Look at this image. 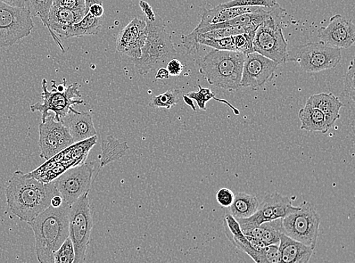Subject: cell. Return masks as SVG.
Instances as JSON below:
<instances>
[{
    "instance_id": "obj_21",
    "label": "cell",
    "mask_w": 355,
    "mask_h": 263,
    "mask_svg": "<svg viewBox=\"0 0 355 263\" xmlns=\"http://www.w3.org/2000/svg\"><path fill=\"white\" fill-rule=\"evenodd\" d=\"M306 102L325 114L327 124L330 128L340 118V110L345 105L337 96L333 94L326 93L313 94Z\"/></svg>"
},
{
    "instance_id": "obj_27",
    "label": "cell",
    "mask_w": 355,
    "mask_h": 263,
    "mask_svg": "<svg viewBox=\"0 0 355 263\" xmlns=\"http://www.w3.org/2000/svg\"><path fill=\"white\" fill-rule=\"evenodd\" d=\"M198 87H199L200 89L199 92H189L186 95L188 97L192 99L193 101L194 100L201 110H207L205 106L206 103H207L213 99L214 101L227 105L229 108L234 111L235 114H239V111L238 109L234 108L232 104L230 103L226 100H223V99L216 97V94L213 93L210 88L203 87L200 85H198Z\"/></svg>"
},
{
    "instance_id": "obj_4",
    "label": "cell",
    "mask_w": 355,
    "mask_h": 263,
    "mask_svg": "<svg viewBox=\"0 0 355 263\" xmlns=\"http://www.w3.org/2000/svg\"><path fill=\"white\" fill-rule=\"evenodd\" d=\"M245 57L241 52L213 49L204 56L200 72L209 85L236 92L241 88Z\"/></svg>"
},
{
    "instance_id": "obj_23",
    "label": "cell",
    "mask_w": 355,
    "mask_h": 263,
    "mask_svg": "<svg viewBox=\"0 0 355 263\" xmlns=\"http://www.w3.org/2000/svg\"><path fill=\"white\" fill-rule=\"evenodd\" d=\"M245 235L259 238L264 244H279L280 235L284 232L283 219L266 221L259 226L243 232Z\"/></svg>"
},
{
    "instance_id": "obj_19",
    "label": "cell",
    "mask_w": 355,
    "mask_h": 263,
    "mask_svg": "<svg viewBox=\"0 0 355 263\" xmlns=\"http://www.w3.org/2000/svg\"><path fill=\"white\" fill-rule=\"evenodd\" d=\"M261 6H233V7H222L218 5L214 9L205 10L202 15L201 21L196 30L201 29L209 24H216L234 19L237 16L243 14L252 13L259 11L262 9ZM266 8V7H264Z\"/></svg>"
},
{
    "instance_id": "obj_30",
    "label": "cell",
    "mask_w": 355,
    "mask_h": 263,
    "mask_svg": "<svg viewBox=\"0 0 355 263\" xmlns=\"http://www.w3.org/2000/svg\"><path fill=\"white\" fill-rule=\"evenodd\" d=\"M76 259L73 245L69 237L54 255V263H73Z\"/></svg>"
},
{
    "instance_id": "obj_44",
    "label": "cell",
    "mask_w": 355,
    "mask_h": 263,
    "mask_svg": "<svg viewBox=\"0 0 355 263\" xmlns=\"http://www.w3.org/2000/svg\"><path fill=\"white\" fill-rule=\"evenodd\" d=\"M184 102L193 110V111H196V106L194 105L193 101L192 99L188 97L187 95L183 96Z\"/></svg>"
},
{
    "instance_id": "obj_1",
    "label": "cell",
    "mask_w": 355,
    "mask_h": 263,
    "mask_svg": "<svg viewBox=\"0 0 355 263\" xmlns=\"http://www.w3.org/2000/svg\"><path fill=\"white\" fill-rule=\"evenodd\" d=\"M58 194L53 182L44 183L20 170L14 172L6 189L8 207L27 223L46 210Z\"/></svg>"
},
{
    "instance_id": "obj_37",
    "label": "cell",
    "mask_w": 355,
    "mask_h": 263,
    "mask_svg": "<svg viewBox=\"0 0 355 263\" xmlns=\"http://www.w3.org/2000/svg\"><path fill=\"white\" fill-rule=\"evenodd\" d=\"M166 69L169 72L170 76H179L182 73L184 65L180 61L176 59H172L166 65Z\"/></svg>"
},
{
    "instance_id": "obj_18",
    "label": "cell",
    "mask_w": 355,
    "mask_h": 263,
    "mask_svg": "<svg viewBox=\"0 0 355 263\" xmlns=\"http://www.w3.org/2000/svg\"><path fill=\"white\" fill-rule=\"evenodd\" d=\"M61 121L67 127L73 143L96 136L93 117L88 112L73 110Z\"/></svg>"
},
{
    "instance_id": "obj_22",
    "label": "cell",
    "mask_w": 355,
    "mask_h": 263,
    "mask_svg": "<svg viewBox=\"0 0 355 263\" xmlns=\"http://www.w3.org/2000/svg\"><path fill=\"white\" fill-rule=\"evenodd\" d=\"M299 117L301 121V130L326 134L330 128L325 114L318 109L313 108L308 102L305 103L304 108L300 110Z\"/></svg>"
},
{
    "instance_id": "obj_43",
    "label": "cell",
    "mask_w": 355,
    "mask_h": 263,
    "mask_svg": "<svg viewBox=\"0 0 355 263\" xmlns=\"http://www.w3.org/2000/svg\"><path fill=\"white\" fill-rule=\"evenodd\" d=\"M85 1L87 5V10H89V8L94 4L98 3V4L103 5V0H85Z\"/></svg>"
},
{
    "instance_id": "obj_32",
    "label": "cell",
    "mask_w": 355,
    "mask_h": 263,
    "mask_svg": "<svg viewBox=\"0 0 355 263\" xmlns=\"http://www.w3.org/2000/svg\"><path fill=\"white\" fill-rule=\"evenodd\" d=\"M222 7L233 6H261L272 9L279 6L277 0H230V1L220 4Z\"/></svg>"
},
{
    "instance_id": "obj_7",
    "label": "cell",
    "mask_w": 355,
    "mask_h": 263,
    "mask_svg": "<svg viewBox=\"0 0 355 263\" xmlns=\"http://www.w3.org/2000/svg\"><path fill=\"white\" fill-rule=\"evenodd\" d=\"M283 17L275 15L264 21L256 31L252 42L254 52L278 65L287 62L288 58V44L282 26Z\"/></svg>"
},
{
    "instance_id": "obj_24",
    "label": "cell",
    "mask_w": 355,
    "mask_h": 263,
    "mask_svg": "<svg viewBox=\"0 0 355 263\" xmlns=\"http://www.w3.org/2000/svg\"><path fill=\"white\" fill-rule=\"evenodd\" d=\"M102 26L103 18H96L88 12L84 18L66 30L61 37L69 39L96 35L101 31Z\"/></svg>"
},
{
    "instance_id": "obj_36",
    "label": "cell",
    "mask_w": 355,
    "mask_h": 263,
    "mask_svg": "<svg viewBox=\"0 0 355 263\" xmlns=\"http://www.w3.org/2000/svg\"><path fill=\"white\" fill-rule=\"evenodd\" d=\"M218 203L222 207L228 208L234 200V194L228 188H221L216 196Z\"/></svg>"
},
{
    "instance_id": "obj_10",
    "label": "cell",
    "mask_w": 355,
    "mask_h": 263,
    "mask_svg": "<svg viewBox=\"0 0 355 263\" xmlns=\"http://www.w3.org/2000/svg\"><path fill=\"white\" fill-rule=\"evenodd\" d=\"M35 28L27 8L13 7L0 2V49L10 47L28 37Z\"/></svg>"
},
{
    "instance_id": "obj_28",
    "label": "cell",
    "mask_w": 355,
    "mask_h": 263,
    "mask_svg": "<svg viewBox=\"0 0 355 263\" xmlns=\"http://www.w3.org/2000/svg\"><path fill=\"white\" fill-rule=\"evenodd\" d=\"M53 3V0H26V8L29 10L31 17L40 18L49 32H51V30H49L48 24V17Z\"/></svg>"
},
{
    "instance_id": "obj_25",
    "label": "cell",
    "mask_w": 355,
    "mask_h": 263,
    "mask_svg": "<svg viewBox=\"0 0 355 263\" xmlns=\"http://www.w3.org/2000/svg\"><path fill=\"white\" fill-rule=\"evenodd\" d=\"M257 196L246 193L234 194V200L230 207V213L236 220L251 217L259 207Z\"/></svg>"
},
{
    "instance_id": "obj_6",
    "label": "cell",
    "mask_w": 355,
    "mask_h": 263,
    "mask_svg": "<svg viewBox=\"0 0 355 263\" xmlns=\"http://www.w3.org/2000/svg\"><path fill=\"white\" fill-rule=\"evenodd\" d=\"M47 87V80L44 78L41 101L30 106L32 112H40L42 114L41 121H44L49 113H53L55 119L60 121L66 114L74 110L73 105L84 103V101L80 100V85L77 82L66 86L63 92L57 90L54 80H52V90L49 92Z\"/></svg>"
},
{
    "instance_id": "obj_15",
    "label": "cell",
    "mask_w": 355,
    "mask_h": 263,
    "mask_svg": "<svg viewBox=\"0 0 355 263\" xmlns=\"http://www.w3.org/2000/svg\"><path fill=\"white\" fill-rule=\"evenodd\" d=\"M278 64L258 53L245 55L243 67L241 87L257 90L274 78Z\"/></svg>"
},
{
    "instance_id": "obj_8",
    "label": "cell",
    "mask_w": 355,
    "mask_h": 263,
    "mask_svg": "<svg viewBox=\"0 0 355 263\" xmlns=\"http://www.w3.org/2000/svg\"><path fill=\"white\" fill-rule=\"evenodd\" d=\"M88 194L80 196L70 208L69 237L76 253L74 263H82L85 261L87 246L94 227V218Z\"/></svg>"
},
{
    "instance_id": "obj_16",
    "label": "cell",
    "mask_w": 355,
    "mask_h": 263,
    "mask_svg": "<svg viewBox=\"0 0 355 263\" xmlns=\"http://www.w3.org/2000/svg\"><path fill=\"white\" fill-rule=\"evenodd\" d=\"M318 33L320 41L330 46L348 49L355 42L354 23L340 14L333 16L328 26L320 28Z\"/></svg>"
},
{
    "instance_id": "obj_34",
    "label": "cell",
    "mask_w": 355,
    "mask_h": 263,
    "mask_svg": "<svg viewBox=\"0 0 355 263\" xmlns=\"http://www.w3.org/2000/svg\"><path fill=\"white\" fill-rule=\"evenodd\" d=\"M354 62L352 60L345 74L343 84L345 94L351 98L352 101L354 100Z\"/></svg>"
},
{
    "instance_id": "obj_9",
    "label": "cell",
    "mask_w": 355,
    "mask_h": 263,
    "mask_svg": "<svg viewBox=\"0 0 355 263\" xmlns=\"http://www.w3.org/2000/svg\"><path fill=\"white\" fill-rule=\"evenodd\" d=\"M320 224V217L315 208L311 203L305 201L298 211L283 219L284 234L313 250L316 248Z\"/></svg>"
},
{
    "instance_id": "obj_17",
    "label": "cell",
    "mask_w": 355,
    "mask_h": 263,
    "mask_svg": "<svg viewBox=\"0 0 355 263\" xmlns=\"http://www.w3.org/2000/svg\"><path fill=\"white\" fill-rule=\"evenodd\" d=\"M146 36L145 20L134 19L120 31L116 42L117 51L132 60L139 59L141 56Z\"/></svg>"
},
{
    "instance_id": "obj_20",
    "label": "cell",
    "mask_w": 355,
    "mask_h": 263,
    "mask_svg": "<svg viewBox=\"0 0 355 263\" xmlns=\"http://www.w3.org/2000/svg\"><path fill=\"white\" fill-rule=\"evenodd\" d=\"M280 263H307L313 250L302 243L293 239L284 233L280 235L279 244Z\"/></svg>"
},
{
    "instance_id": "obj_40",
    "label": "cell",
    "mask_w": 355,
    "mask_h": 263,
    "mask_svg": "<svg viewBox=\"0 0 355 263\" xmlns=\"http://www.w3.org/2000/svg\"><path fill=\"white\" fill-rule=\"evenodd\" d=\"M0 2L13 7L26 8V0H0Z\"/></svg>"
},
{
    "instance_id": "obj_12",
    "label": "cell",
    "mask_w": 355,
    "mask_h": 263,
    "mask_svg": "<svg viewBox=\"0 0 355 263\" xmlns=\"http://www.w3.org/2000/svg\"><path fill=\"white\" fill-rule=\"evenodd\" d=\"M94 163L84 162L70 168L53 180L63 202L71 205L80 196L89 193L93 180Z\"/></svg>"
},
{
    "instance_id": "obj_41",
    "label": "cell",
    "mask_w": 355,
    "mask_h": 263,
    "mask_svg": "<svg viewBox=\"0 0 355 263\" xmlns=\"http://www.w3.org/2000/svg\"><path fill=\"white\" fill-rule=\"evenodd\" d=\"M170 78L169 72L166 68L162 67L157 69L155 80L168 79Z\"/></svg>"
},
{
    "instance_id": "obj_11",
    "label": "cell",
    "mask_w": 355,
    "mask_h": 263,
    "mask_svg": "<svg viewBox=\"0 0 355 263\" xmlns=\"http://www.w3.org/2000/svg\"><path fill=\"white\" fill-rule=\"evenodd\" d=\"M96 142L97 137L94 136L85 141L71 144L46 160L44 165L38 168L39 171L46 182H53L66 170L84 163Z\"/></svg>"
},
{
    "instance_id": "obj_13",
    "label": "cell",
    "mask_w": 355,
    "mask_h": 263,
    "mask_svg": "<svg viewBox=\"0 0 355 263\" xmlns=\"http://www.w3.org/2000/svg\"><path fill=\"white\" fill-rule=\"evenodd\" d=\"M299 210L300 207H294L290 197L275 192L266 196L251 217L237 221L243 232H245L266 221L284 219Z\"/></svg>"
},
{
    "instance_id": "obj_14",
    "label": "cell",
    "mask_w": 355,
    "mask_h": 263,
    "mask_svg": "<svg viewBox=\"0 0 355 263\" xmlns=\"http://www.w3.org/2000/svg\"><path fill=\"white\" fill-rule=\"evenodd\" d=\"M40 158L48 160L74 144L69 131L62 121H56L53 113L39 125Z\"/></svg>"
},
{
    "instance_id": "obj_39",
    "label": "cell",
    "mask_w": 355,
    "mask_h": 263,
    "mask_svg": "<svg viewBox=\"0 0 355 263\" xmlns=\"http://www.w3.org/2000/svg\"><path fill=\"white\" fill-rule=\"evenodd\" d=\"M88 12L96 18H103L105 10L103 5L96 3L89 8Z\"/></svg>"
},
{
    "instance_id": "obj_29",
    "label": "cell",
    "mask_w": 355,
    "mask_h": 263,
    "mask_svg": "<svg viewBox=\"0 0 355 263\" xmlns=\"http://www.w3.org/2000/svg\"><path fill=\"white\" fill-rule=\"evenodd\" d=\"M180 98L179 90L171 89L166 92L153 96L148 105L153 108L170 110L180 101Z\"/></svg>"
},
{
    "instance_id": "obj_42",
    "label": "cell",
    "mask_w": 355,
    "mask_h": 263,
    "mask_svg": "<svg viewBox=\"0 0 355 263\" xmlns=\"http://www.w3.org/2000/svg\"><path fill=\"white\" fill-rule=\"evenodd\" d=\"M63 203L62 197L60 194L55 195L53 197L51 203V205L53 207H60V205Z\"/></svg>"
},
{
    "instance_id": "obj_2",
    "label": "cell",
    "mask_w": 355,
    "mask_h": 263,
    "mask_svg": "<svg viewBox=\"0 0 355 263\" xmlns=\"http://www.w3.org/2000/svg\"><path fill=\"white\" fill-rule=\"evenodd\" d=\"M71 205L63 203L60 207L52 205L41 212L28 224L35 233L36 254L40 263H54V255L69 236Z\"/></svg>"
},
{
    "instance_id": "obj_35",
    "label": "cell",
    "mask_w": 355,
    "mask_h": 263,
    "mask_svg": "<svg viewBox=\"0 0 355 263\" xmlns=\"http://www.w3.org/2000/svg\"><path fill=\"white\" fill-rule=\"evenodd\" d=\"M53 5L86 14L88 12L85 0H53Z\"/></svg>"
},
{
    "instance_id": "obj_33",
    "label": "cell",
    "mask_w": 355,
    "mask_h": 263,
    "mask_svg": "<svg viewBox=\"0 0 355 263\" xmlns=\"http://www.w3.org/2000/svg\"><path fill=\"white\" fill-rule=\"evenodd\" d=\"M279 245L270 244L264 246L262 251V263H280Z\"/></svg>"
},
{
    "instance_id": "obj_38",
    "label": "cell",
    "mask_w": 355,
    "mask_h": 263,
    "mask_svg": "<svg viewBox=\"0 0 355 263\" xmlns=\"http://www.w3.org/2000/svg\"><path fill=\"white\" fill-rule=\"evenodd\" d=\"M139 5L145 14V19L153 21L155 19L156 14L154 12L152 6L144 0H140Z\"/></svg>"
},
{
    "instance_id": "obj_26",
    "label": "cell",
    "mask_w": 355,
    "mask_h": 263,
    "mask_svg": "<svg viewBox=\"0 0 355 263\" xmlns=\"http://www.w3.org/2000/svg\"><path fill=\"white\" fill-rule=\"evenodd\" d=\"M101 147L102 152L98 156L101 167L108 165L110 162L119 160L129 150L127 142H120L119 139L112 135L103 137Z\"/></svg>"
},
{
    "instance_id": "obj_5",
    "label": "cell",
    "mask_w": 355,
    "mask_h": 263,
    "mask_svg": "<svg viewBox=\"0 0 355 263\" xmlns=\"http://www.w3.org/2000/svg\"><path fill=\"white\" fill-rule=\"evenodd\" d=\"M342 60V49L321 41L297 46L288 51L287 62L298 64L306 73H318L337 67Z\"/></svg>"
},
{
    "instance_id": "obj_31",
    "label": "cell",
    "mask_w": 355,
    "mask_h": 263,
    "mask_svg": "<svg viewBox=\"0 0 355 263\" xmlns=\"http://www.w3.org/2000/svg\"><path fill=\"white\" fill-rule=\"evenodd\" d=\"M197 43L200 46H208L214 49H218V51H236L234 36L214 40L197 39Z\"/></svg>"
},
{
    "instance_id": "obj_3",
    "label": "cell",
    "mask_w": 355,
    "mask_h": 263,
    "mask_svg": "<svg viewBox=\"0 0 355 263\" xmlns=\"http://www.w3.org/2000/svg\"><path fill=\"white\" fill-rule=\"evenodd\" d=\"M147 36L139 59L133 60L139 75L165 67L169 61L175 59L177 51L171 36L166 31V24L158 14L153 21L144 19Z\"/></svg>"
}]
</instances>
